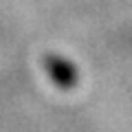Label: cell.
<instances>
[{
  "label": "cell",
  "instance_id": "cell-1",
  "mask_svg": "<svg viewBox=\"0 0 132 132\" xmlns=\"http://www.w3.org/2000/svg\"><path fill=\"white\" fill-rule=\"evenodd\" d=\"M46 66H48V75H51L60 86L68 88V86L75 84L77 73H75V68H73L66 60H60V57H48V60H46Z\"/></svg>",
  "mask_w": 132,
  "mask_h": 132
}]
</instances>
